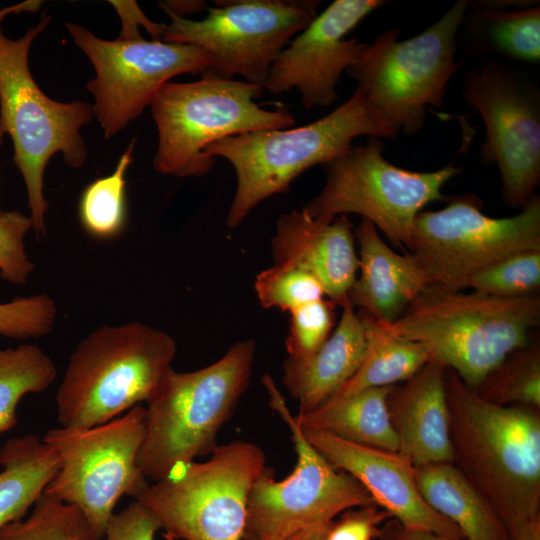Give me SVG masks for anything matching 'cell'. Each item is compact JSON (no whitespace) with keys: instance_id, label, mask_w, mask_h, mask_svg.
Instances as JSON below:
<instances>
[{"instance_id":"6da1fadb","label":"cell","mask_w":540,"mask_h":540,"mask_svg":"<svg viewBox=\"0 0 540 540\" xmlns=\"http://www.w3.org/2000/svg\"><path fill=\"white\" fill-rule=\"evenodd\" d=\"M453 464L513 536L540 516L538 408L491 403L445 371Z\"/></svg>"},{"instance_id":"7a4b0ae2","label":"cell","mask_w":540,"mask_h":540,"mask_svg":"<svg viewBox=\"0 0 540 540\" xmlns=\"http://www.w3.org/2000/svg\"><path fill=\"white\" fill-rule=\"evenodd\" d=\"M539 323V295L499 298L428 284L384 326L425 345L432 359L475 389L505 357L530 343Z\"/></svg>"},{"instance_id":"3957f363","label":"cell","mask_w":540,"mask_h":540,"mask_svg":"<svg viewBox=\"0 0 540 540\" xmlns=\"http://www.w3.org/2000/svg\"><path fill=\"white\" fill-rule=\"evenodd\" d=\"M397 134L356 87L346 102L314 122L292 129L247 132L211 143L205 154L225 158L236 174L227 226H239L260 202L285 193L307 169L343 155L354 138L367 135L393 139Z\"/></svg>"},{"instance_id":"277c9868","label":"cell","mask_w":540,"mask_h":540,"mask_svg":"<svg viewBox=\"0 0 540 540\" xmlns=\"http://www.w3.org/2000/svg\"><path fill=\"white\" fill-rule=\"evenodd\" d=\"M176 351L170 334L140 322L96 328L71 353L57 389L60 426L94 427L149 401Z\"/></svg>"},{"instance_id":"5b68a950","label":"cell","mask_w":540,"mask_h":540,"mask_svg":"<svg viewBox=\"0 0 540 540\" xmlns=\"http://www.w3.org/2000/svg\"><path fill=\"white\" fill-rule=\"evenodd\" d=\"M256 345L233 344L215 363L191 372L168 373L146 402V432L137 463L157 482L174 469L212 453L216 436L248 388Z\"/></svg>"},{"instance_id":"8992f818","label":"cell","mask_w":540,"mask_h":540,"mask_svg":"<svg viewBox=\"0 0 540 540\" xmlns=\"http://www.w3.org/2000/svg\"><path fill=\"white\" fill-rule=\"evenodd\" d=\"M49 22L50 17L42 15L17 40L9 39L0 27V143L5 135L12 140L13 161L23 177L29 216L38 236L46 232V166L57 153L69 167L84 165L87 150L80 128L94 117L86 102L62 103L49 98L31 74V45Z\"/></svg>"},{"instance_id":"52a82bcc","label":"cell","mask_w":540,"mask_h":540,"mask_svg":"<svg viewBox=\"0 0 540 540\" xmlns=\"http://www.w3.org/2000/svg\"><path fill=\"white\" fill-rule=\"evenodd\" d=\"M264 87L247 81L202 73L194 82L165 83L152 101L158 131L154 169L177 177H200L215 158L205 154L211 143L247 132L286 129L295 124L285 108H261L255 99Z\"/></svg>"},{"instance_id":"ba28073f","label":"cell","mask_w":540,"mask_h":540,"mask_svg":"<svg viewBox=\"0 0 540 540\" xmlns=\"http://www.w3.org/2000/svg\"><path fill=\"white\" fill-rule=\"evenodd\" d=\"M468 4L457 1L434 24L406 40H397L399 29L384 31L347 68L368 103L397 132L417 134L427 109L442 108L449 81L464 64L456 62L455 55Z\"/></svg>"},{"instance_id":"9c48e42d","label":"cell","mask_w":540,"mask_h":540,"mask_svg":"<svg viewBox=\"0 0 540 540\" xmlns=\"http://www.w3.org/2000/svg\"><path fill=\"white\" fill-rule=\"evenodd\" d=\"M266 468L254 443L216 446L211 457L174 469L135 500L159 519L176 540H243L251 488Z\"/></svg>"},{"instance_id":"30bf717a","label":"cell","mask_w":540,"mask_h":540,"mask_svg":"<svg viewBox=\"0 0 540 540\" xmlns=\"http://www.w3.org/2000/svg\"><path fill=\"white\" fill-rule=\"evenodd\" d=\"M146 432V408L90 428L58 427L42 440L53 450L59 469L44 493L73 505L100 540L122 496L138 498L150 485L137 463Z\"/></svg>"},{"instance_id":"8fae6325","label":"cell","mask_w":540,"mask_h":540,"mask_svg":"<svg viewBox=\"0 0 540 540\" xmlns=\"http://www.w3.org/2000/svg\"><path fill=\"white\" fill-rule=\"evenodd\" d=\"M462 167L447 164L428 172L406 170L383 156V142L369 137L325 165L322 190L302 210L312 218L359 214L391 244L409 250L414 221L424 207L446 201L441 190Z\"/></svg>"},{"instance_id":"7c38bea8","label":"cell","mask_w":540,"mask_h":540,"mask_svg":"<svg viewBox=\"0 0 540 540\" xmlns=\"http://www.w3.org/2000/svg\"><path fill=\"white\" fill-rule=\"evenodd\" d=\"M439 210L415 218L409 253L428 284L448 291L467 289L469 279L488 265L517 252L540 250V197L534 194L520 213L485 215L475 194L447 197Z\"/></svg>"},{"instance_id":"4fadbf2b","label":"cell","mask_w":540,"mask_h":540,"mask_svg":"<svg viewBox=\"0 0 540 540\" xmlns=\"http://www.w3.org/2000/svg\"><path fill=\"white\" fill-rule=\"evenodd\" d=\"M270 406L288 425L297 464L276 481L266 466L253 484L247 503L243 540H283L319 525L340 513L375 504L351 475L331 465L303 436L283 395L269 375L263 377Z\"/></svg>"},{"instance_id":"5bb4252c","label":"cell","mask_w":540,"mask_h":540,"mask_svg":"<svg viewBox=\"0 0 540 540\" xmlns=\"http://www.w3.org/2000/svg\"><path fill=\"white\" fill-rule=\"evenodd\" d=\"M208 15L190 20L166 12L163 42L203 48L210 62L203 73L231 80L240 75L264 87L271 67L293 36L317 17L319 0L215 1ZM202 74V73H201ZM200 74V75H201Z\"/></svg>"},{"instance_id":"9a60e30c","label":"cell","mask_w":540,"mask_h":540,"mask_svg":"<svg viewBox=\"0 0 540 540\" xmlns=\"http://www.w3.org/2000/svg\"><path fill=\"white\" fill-rule=\"evenodd\" d=\"M463 101L485 126L482 164L495 163L505 204L522 209L540 184V90L508 63L481 61L463 77Z\"/></svg>"},{"instance_id":"2e32d148","label":"cell","mask_w":540,"mask_h":540,"mask_svg":"<svg viewBox=\"0 0 540 540\" xmlns=\"http://www.w3.org/2000/svg\"><path fill=\"white\" fill-rule=\"evenodd\" d=\"M75 45L89 58L96 76L87 83L94 116L106 139L124 129L150 106L160 88L179 74H201L210 62L201 47L145 40L141 35L98 38L87 28L66 23Z\"/></svg>"},{"instance_id":"e0dca14e","label":"cell","mask_w":540,"mask_h":540,"mask_svg":"<svg viewBox=\"0 0 540 540\" xmlns=\"http://www.w3.org/2000/svg\"><path fill=\"white\" fill-rule=\"evenodd\" d=\"M381 0H335L283 49L264 88L277 95L297 89L305 109L331 106L342 73L367 49L368 43L346 38Z\"/></svg>"},{"instance_id":"ac0fdd59","label":"cell","mask_w":540,"mask_h":540,"mask_svg":"<svg viewBox=\"0 0 540 540\" xmlns=\"http://www.w3.org/2000/svg\"><path fill=\"white\" fill-rule=\"evenodd\" d=\"M299 427L319 454L355 478L374 503L401 525L464 540L460 530L424 500L416 484L414 465L400 453L357 444L322 429Z\"/></svg>"},{"instance_id":"d6986e66","label":"cell","mask_w":540,"mask_h":540,"mask_svg":"<svg viewBox=\"0 0 540 540\" xmlns=\"http://www.w3.org/2000/svg\"><path fill=\"white\" fill-rule=\"evenodd\" d=\"M275 263L313 275L325 296L344 306L359 268L353 224L347 215L312 218L304 210L283 213L271 238Z\"/></svg>"},{"instance_id":"ffe728a7","label":"cell","mask_w":540,"mask_h":540,"mask_svg":"<svg viewBox=\"0 0 540 540\" xmlns=\"http://www.w3.org/2000/svg\"><path fill=\"white\" fill-rule=\"evenodd\" d=\"M445 371L431 358L412 378L395 385L388 397L397 452L414 466L453 463Z\"/></svg>"},{"instance_id":"44dd1931","label":"cell","mask_w":540,"mask_h":540,"mask_svg":"<svg viewBox=\"0 0 540 540\" xmlns=\"http://www.w3.org/2000/svg\"><path fill=\"white\" fill-rule=\"evenodd\" d=\"M354 234L360 273L347 301L375 320L391 324L428 285L426 277L413 256L393 251L370 221L362 219Z\"/></svg>"},{"instance_id":"7402d4cb","label":"cell","mask_w":540,"mask_h":540,"mask_svg":"<svg viewBox=\"0 0 540 540\" xmlns=\"http://www.w3.org/2000/svg\"><path fill=\"white\" fill-rule=\"evenodd\" d=\"M366 349L365 328L346 303L325 343L311 355L283 362V384L298 401V414L308 413L331 397L356 373Z\"/></svg>"},{"instance_id":"603a6c76","label":"cell","mask_w":540,"mask_h":540,"mask_svg":"<svg viewBox=\"0 0 540 540\" xmlns=\"http://www.w3.org/2000/svg\"><path fill=\"white\" fill-rule=\"evenodd\" d=\"M458 45L471 57L525 64L540 62V6L499 9L469 2Z\"/></svg>"},{"instance_id":"cb8c5ba5","label":"cell","mask_w":540,"mask_h":540,"mask_svg":"<svg viewBox=\"0 0 540 540\" xmlns=\"http://www.w3.org/2000/svg\"><path fill=\"white\" fill-rule=\"evenodd\" d=\"M417 487L466 540H513L500 517L453 463L414 466Z\"/></svg>"},{"instance_id":"d4e9b609","label":"cell","mask_w":540,"mask_h":540,"mask_svg":"<svg viewBox=\"0 0 540 540\" xmlns=\"http://www.w3.org/2000/svg\"><path fill=\"white\" fill-rule=\"evenodd\" d=\"M394 386L369 388L330 399L308 413L297 414L295 421L300 426L322 429L357 444L397 452L398 441L388 411V397Z\"/></svg>"},{"instance_id":"484cf974","label":"cell","mask_w":540,"mask_h":540,"mask_svg":"<svg viewBox=\"0 0 540 540\" xmlns=\"http://www.w3.org/2000/svg\"><path fill=\"white\" fill-rule=\"evenodd\" d=\"M0 528L23 519L59 469L53 450L35 434L7 440L0 448Z\"/></svg>"},{"instance_id":"4316f807","label":"cell","mask_w":540,"mask_h":540,"mask_svg":"<svg viewBox=\"0 0 540 540\" xmlns=\"http://www.w3.org/2000/svg\"><path fill=\"white\" fill-rule=\"evenodd\" d=\"M358 315L365 328L364 357L356 373L330 399L403 383L431 359L425 345L391 333L383 323L362 311Z\"/></svg>"},{"instance_id":"83f0119b","label":"cell","mask_w":540,"mask_h":540,"mask_svg":"<svg viewBox=\"0 0 540 540\" xmlns=\"http://www.w3.org/2000/svg\"><path fill=\"white\" fill-rule=\"evenodd\" d=\"M56 375L54 361L39 346L0 347V434L17 424L20 400L48 389Z\"/></svg>"},{"instance_id":"f1b7e54d","label":"cell","mask_w":540,"mask_h":540,"mask_svg":"<svg viewBox=\"0 0 540 540\" xmlns=\"http://www.w3.org/2000/svg\"><path fill=\"white\" fill-rule=\"evenodd\" d=\"M473 390L491 403L539 409L540 346L535 334L527 346L511 352Z\"/></svg>"},{"instance_id":"f546056e","label":"cell","mask_w":540,"mask_h":540,"mask_svg":"<svg viewBox=\"0 0 540 540\" xmlns=\"http://www.w3.org/2000/svg\"><path fill=\"white\" fill-rule=\"evenodd\" d=\"M135 140L118 160L114 171L96 179L83 191L79 217L84 230L94 238L108 240L119 236L126 223V173L132 162Z\"/></svg>"},{"instance_id":"4dcf8cb0","label":"cell","mask_w":540,"mask_h":540,"mask_svg":"<svg viewBox=\"0 0 540 540\" xmlns=\"http://www.w3.org/2000/svg\"><path fill=\"white\" fill-rule=\"evenodd\" d=\"M0 540H94L78 508L43 493L30 516L0 528Z\"/></svg>"},{"instance_id":"1f68e13d","label":"cell","mask_w":540,"mask_h":540,"mask_svg":"<svg viewBox=\"0 0 540 540\" xmlns=\"http://www.w3.org/2000/svg\"><path fill=\"white\" fill-rule=\"evenodd\" d=\"M467 288L499 298L539 295L540 250L520 251L488 265L469 279Z\"/></svg>"},{"instance_id":"d6a6232c","label":"cell","mask_w":540,"mask_h":540,"mask_svg":"<svg viewBox=\"0 0 540 540\" xmlns=\"http://www.w3.org/2000/svg\"><path fill=\"white\" fill-rule=\"evenodd\" d=\"M254 288L262 307L287 312L325 298L321 283L313 275L279 263L261 271L256 276Z\"/></svg>"},{"instance_id":"836d02e7","label":"cell","mask_w":540,"mask_h":540,"mask_svg":"<svg viewBox=\"0 0 540 540\" xmlns=\"http://www.w3.org/2000/svg\"><path fill=\"white\" fill-rule=\"evenodd\" d=\"M55 301L46 293L17 297L0 303V336L13 339L40 338L53 329Z\"/></svg>"},{"instance_id":"e575fe53","label":"cell","mask_w":540,"mask_h":540,"mask_svg":"<svg viewBox=\"0 0 540 540\" xmlns=\"http://www.w3.org/2000/svg\"><path fill=\"white\" fill-rule=\"evenodd\" d=\"M336 306L328 298H322L289 312L290 326L285 340L288 357L311 355L325 343L335 326Z\"/></svg>"},{"instance_id":"d590c367","label":"cell","mask_w":540,"mask_h":540,"mask_svg":"<svg viewBox=\"0 0 540 540\" xmlns=\"http://www.w3.org/2000/svg\"><path fill=\"white\" fill-rule=\"evenodd\" d=\"M31 229L30 216L18 210L0 212V276L12 285L24 286L34 271L24 244Z\"/></svg>"},{"instance_id":"8d00e7d4","label":"cell","mask_w":540,"mask_h":540,"mask_svg":"<svg viewBox=\"0 0 540 540\" xmlns=\"http://www.w3.org/2000/svg\"><path fill=\"white\" fill-rule=\"evenodd\" d=\"M159 529L161 523L157 516L135 500L111 516L100 540H154Z\"/></svg>"},{"instance_id":"74e56055","label":"cell","mask_w":540,"mask_h":540,"mask_svg":"<svg viewBox=\"0 0 540 540\" xmlns=\"http://www.w3.org/2000/svg\"><path fill=\"white\" fill-rule=\"evenodd\" d=\"M391 516L376 504L345 511L337 522H332L326 540H374Z\"/></svg>"},{"instance_id":"f35d334b","label":"cell","mask_w":540,"mask_h":540,"mask_svg":"<svg viewBox=\"0 0 540 540\" xmlns=\"http://www.w3.org/2000/svg\"><path fill=\"white\" fill-rule=\"evenodd\" d=\"M117 10L122 29L119 36L132 37L141 35L139 27H144L152 40H161L166 24L155 23L148 19L135 1H110Z\"/></svg>"},{"instance_id":"ab89813d","label":"cell","mask_w":540,"mask_h":540,"mask_svg":"<svg viewBox=\"0 0 540 540\" xmlns=\"http://www.w3.org/2000/svg\"><path fill=\"white\" fill-rule=\"evenodd\" d=\"M377 540H454L438 533L409 529L396 519L389 518L382 525Z\"/></svg>"},{"instance_id":"60d3db41","label":"cell","mask_w":540,"mask_h":540,"mask_svg":"<svg viewBox=\"0 0 540 540\" xmlns=\"http://www.w3.org/2000/svg\"><path fill=\"white\" fill-rule=\"evenodd\" d=\"M160 7L165 12L173 13L177 16L184 17L187 14L199 13L207 9L204 1H161Z\"/></svg>"},{"instance_id":"b9f144b4","label":"cell","mask_w":540,"mask_h":540,"mask_svg":"<svg viewBox=\"0 0 540 540\" xmlns=\"http://www.w3.org/2000/svg\"><path fill=\"white\" fill-rule=\"evenodd\" d=\"M331 524L319 525L297 532L283 540H326V535Z\"/></svg>"},{"instance_id":"7bdbcfd3","label":"cell","mask_w":540,"mask_h":540,"mask_svg":"<svg viewBox=\"0 0 540 540\" xmlns=\"http://www.w3.org/2000/svg\"><path fill=\"white\" fill-rule=\"evenodd\" d=\"M513 540H540V516L520 529L513 536Z\"/></svg>"},{"instance_id":"ee69618b","label":"cell","mask_w":540,"mask_h":540,"mask_svg":"<svg viewBox=\"0 0 540 540\" xmlns=\"http://www.w3.org/2000/svg\"><path fill=\"white\" fill-rule=\"evenodd\" d=\"M163 536H164V538H165L166 540H176V539H174V538H172V537H169V536H165V535H163Z\"/></svg>"},{"instance_id":"f6af8a7d","label":"cell","mask_w":540,"mask_h":540,"mask_svg":"<svg viewBox=\"0 0 540 540\" xmlns=\"http://www.w3.org/2000/svg\"><path fill=\"white\" fill-rule=\"evenodd\" d=\"M0 199H1V197H0ZM0 212H2L1 208H0Z\"/></svg>"}]
</instances>
